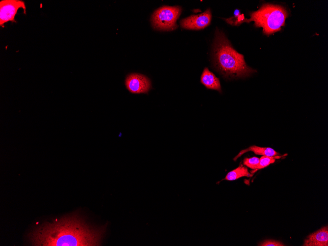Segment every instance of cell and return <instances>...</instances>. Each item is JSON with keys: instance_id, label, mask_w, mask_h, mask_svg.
Returning a JSON list of instances; mask_svg holds the SVG:
<instances>
[{"instance_id": "1", "label": "cell", "mask_w": 328, "mask_h": 246, "mask_svg": "<svg viewBox=\"0 0 328 246\" xmlns=\"http://www.w3.org/2000/svg\"><path fill=\"white\" fill-rule=\"evenodd\" d=\"M106 230V226L94 227L76 214L42 224L29 233L28 239L32 246H100Z\"/></svg>"}, {"instance_id": "2", "label": "cell", "mask_w": 328, "mask_h": 246, "mask_svg": "<svg viewBox=\"0 0 328 246\" xmlns=\"http://www.w3.org/2000/svg\"><path fill=\"white\" fill-rule=\"evenodd\" d=\"M213 54L216 67L227 78L247 77L255 72L246 65L244 55L232 47L224 33L218 29L215 33Z\"/></svg>"}, {"instance_id": "3", "label": "cell", "mask_w": 328, "mask_h": 246, "mask_svg": "<svg viewBox=\"0 0 328 246\" xmlns=\"http://www.w3.org/2000/svg\"><path fill=\"white\" fill-rule=\"evenodd\" d=\"M250 18L245 22H254L256 27L263 28V32L270 35L278 31L285 25L288 13L283 6L271 4H264L257 11L250 14Z\"/></svg>"}, {"instance_id": "4", "label": "cell", "mask_w": 328, "mask_h": 246, "mask_svg": "<svg viewBox=\"0 0 328 246\" xmlns=\"http://www.w3.org/2000/svg\"><path fill=\"white\" fill-rule=\"evenodd\" d=\"M181 8L179 6H163L153 13L151 22L155 29L170 31L177 27L176 21L180 15Z\"/></svg>"}, {"instance_id": "5", "label": "cell", "mask_w": 328, "mask_h": 246, "mask_svg": "<svg viewBox=\"0 0 328 246\" xmlns=\"http://www.w3.org/2000/svg\"><path fill=\"white\" fill-rule=\"evenodd\" d=\"M19 9H23L26 14V6L21 0H2L0 1V26L4 27L5 23H16L15 16Z\"/></svg>"}, {"instance_id": "6", "label": "cell", "mask_w": 328, "mask_h": 246, "mask_svg": "<svg viewBox=\"0 0 328 246\" xmlns=\"http://www.w3.org/2000/svg\"><path fill=\"white\" fill-rule=\"evenodd\" d=\"M127 89L132 93H146L151 88L150 80L145 76L132 73L129 75L125 80Z\"/></svg>"}, {"instance_id": "7", "label": "cell", "mask_w": 328, "mask_h": 246, "mask_svg": "<svg viewBox=\"0 0 328 246\" xmlns=\"http://www.w3.org/2000/svg\"><path fill=\"white\" fill-rule=\"evenodd\" d=\"M212 14L210 9L198 15H192L182 19L180 22L182 28L187 29L199 30L208 26L211 21Z\"/></svg>"}, {"instance_id": "8", "label": "cell", "mask_w": 328, "mask_h": 246, "mask_svg": "<svg viewBox=\"0 0 328 246\" xmlns=\"http://www.w3.org/2000/svg\"><path fill=\"white\" fill-rule=\"evenodd\" d=\"M303 246H328V227L323 226L304 240Z\"/></svg>"}, {"instance_id": "9", "label": "cell", "mask_w": 328, "mask_h": 246, "mask_svg": "<svg viewBox=\"0 0 328 246\" xmlns=\"http://www.w3.org/2000/svg\"><path fill=\"white\" fill-rule=\"evenodd\" d=\"M201 82L207 88L217 90L221 92L219 79L208 68H205L201 75Z\"/></svg>"}, {"instance_id": "10", "label": "cell", "mask_w": 328, "mask_h": 246, "mask_svg": "<svg viewBox=\"0 0 328 246\" xmlns=\"http://www.w3.org/2000/svg\"><path fill=\"white\" fill-rule=\"evenodd\" d=\"M248 151H252L256 155L270 157L276 156L278 154L274 150L270 147H261L253 145L241 151L234 158V160L236 161L243 154Z\"/></svg>"}, {"instance_id": "11", "label": "cell", "mask_w": 328, "mask_h": 246, "mask_svg": "<svg viewBox=\"0 0 328 246\" xmlns=\"http://www.w3.org/2000/svg\"><path fill=\"white\" fill-rule=\"evenodd\" d=\"M253 176L249 173L247 168L243 165H240L236 169L228 172L224 179L228 181H233L242 177H250Z\"/></svg>"}, {"instance_id": "12", "label": "cell", "mask_w": 328, "mask_h": 246, "mask_svg": "<svg viewBox=\"0 0 328 246\" xmlns=\"http://www.w3.org/2000/svg\"><path fill=\"white\" fill-rule=\"evenodd\" d=\"M282 157V156H276L274 157L262 156V157L260 158L259 163L256 168L253 171H251V173H254L258 169L267 167L270 164L274 163L275 161V159H279Z\"/></svg>"}, {"instance_id": "13", "label": "cell", "mask_w": 328, "mask_h": 246, "mask_svg": "<svg viewBox=\"0 0 328 246\" xmlns=\"http://www.w3.org/2000/svg\"><path fill=\"white\" fill-rule=\"evenodd\" d=\"M260 159L257 157H252L250 158H246L244 160V164L254 170H255L259 164Z\"/></svg>"}, {"instance_id": "14", "label": "cell", "mask_w": 328, "mask_h": 246, "mask_svg": "<svg viewBox=\"0 0 328 246\" xmlns=\"http://www.w3.org/2000/svg\"><path fill=\"white\" fill-rule=\"evenodd\" d=\"M227 23L234 26H238L245 22L246 19L244 14H240L238 17H232L228 19H224Z\"/></svg>"}, {"instance_id": "15", "label": "cell", "mask_w": 328, "mask_h": 246, "mask_svg": "<svg viewBox=\"0 0 328 246\" xmlns=\"http://www.w3.org/2000/svg\"><path fill=\"white\" fill-rule=\"evenodd\" d=\"M261 246H284L282 243L274 240H266L259 244Z\"/></svg>"}, {"instance_id": "16", "label": "cell", "mask_w": 328, "mask_h": 246, "mask_svg": "<svg viewBox=\"0 0 328 246\" xmlns=\"http://www.w3.org/2000/svg\"><path fill=\"white\" fill-rule=\"evenodd\" d=\"M240 11L239 9H237L234 12V17H238L239 15H240Z\"/></svg>"}]
</instances>
